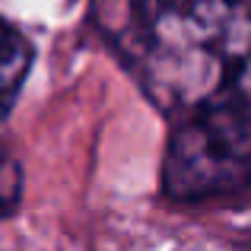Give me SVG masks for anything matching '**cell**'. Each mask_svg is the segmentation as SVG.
<instances>
[{"mask_svg":"<svg viewBox=\"0 0 251 251\" xmlns=\"http://www.w3.org/2000/svg\"><path fill=\"white\" fill-rule=\"evenodd\" d=\"M32 64V51L25 45V38L0 16V118L13 108L19 89L25 83Z\"/></svg>","mask_w":251,"mask_h":251,"instance_id":"cell-3","label":"cell"},{"mask_svg":"<svg viewBox=\"0 0 251 251\" xmlns=\"http://www.w3.org/2000/svg\"><path fill=\"white\" fill-rule=\"evenodd\" d=\"M245 191H251V105H207L178 118L162 156V194L201 203Z\"/></svg>","mask_w":251,"mask_h":251,"instance_id":"cell-2","label":"cell"},{"mask_svg":"<svg viewBox=\"0 0 251 251\" xmlns=\"http://www.w3.org/2000/svg\"><path fill=\"white\" fill-rule=\"evenodd\" d=\"M124 57L166 115L251 105V0H127Z\"/></svg>","mask_w":251,"mask_h":251,"instance_id":"cell-1","label":"cell"}]
</instances>
